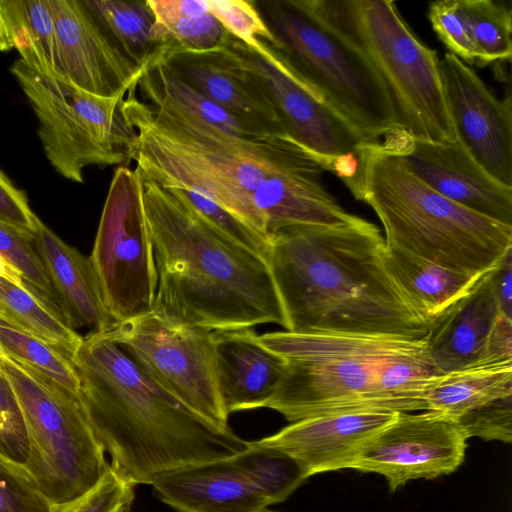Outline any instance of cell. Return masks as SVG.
<instances>
[{"label":"cell","mask_w":512,"mask_h":512,"mask_svg":"<svg viewBox=\"0 0 512 512\" xmlns=\"http://www.w3.org/2000/svg\"><path fill=\"white\" fill-rule=\"evenodd\" d=\"M226 45L253 73L273 102L289 136L336 175L362 201L368 157L379 141L363 137L262 41L247 46L231 35Z\"/></svg>","instance_id":"11"},{"label":"cell","mask_w":512,"mask_h":512,"mask_svg":"<svg viewBox=\"0 0 512 512\" xmlns=\"http://www.w3.org/2000/svg\"><path fill=\"white\" fill-rule=\"evenodd\" d=\"M58 47L59 75L96 96L126 94L142 72L118 49L85 0H47Z\"/></svg>","instance_id":"17"},{"label":"cell","mask_w":512,"mask_h":512,"mask_svg":"<svg viewBox=\"0 0 512 512\" xmlns=\"http://www.w3.org/2000/svg\"><path fill=\"white\" fill-rule=\"evenodd\" d=\"M467 438L486 441H512V395L487 402L462 415L456 421Z\"/></svg>","instance_id":"40"},{"label":"cell","mask_w":512,"mask_h":512,"mask_svg":"<svg viewBox=\"0 0 512 512\" xmlns=\"http://www.w3.org/2000/svg\"><path fill=\"white\" fill-rule=\"evenodd\" d=\"M14 48L33 69L59 75L58 47L47 0H0Z\"/></svg>","instance_id":"29"},{"label":"cell","mask_w":512,"mask_h":512,"mask_svg":"<svg viewBox=\"0 0 512 512\" xmlns=\"http://www.w3.org/2000/svg\"><path fill=\"white\" fill-rule=\"evenodd\" d=\"M128 512H130V511H128Z\"/></svg>","instance_id":"49"},{"label":"cell","mask_w":512,"mask_h":512,"mask_svg":"<svg viewBox=\"0 0 512 512\" xmlns=\"http://www.w3.org/2000/svg\"><path fill=\"white\" fill-rule=\"evenodd\" d=\"M386 269L416 308L432 320L469 291L483 275H469L384 245Z\"/></svg>","instance_id":"25"},{"label":"cell","mask_w":512,"mask_h":512,"mask_svg":"<svg viewBox=\"0 0 512 512\" xmlns=\"http://www.w3.org/2000/svg\"><path fill=\"white\" fill-rule=\"evenodd\" d=\"M362 202L382 223L386 245L448 269L482 275L512 249L511 225L435 192L381 143L367 160Z\"/></svg>","instance_id":"6"},{"label":"cell","mask_w":512,"mask_h":512,"mask_svg":"<svg viewBox=\"0 0 512 512\" xmlns=\"http://www.w3.org/2000/svg\"><path fill=\"white\" fill-rule=\"evenodd\" d=\"M210 13L236 40L247 46L262 41L277 50L279 43L251 1L208 0Z\"/></svg>","instance_id":"37"},{"label":"cell","mask_w":512,"mask_h":512,"mask_svg":"<svg viewBox=\"0 0 512 512\" xmlns=\"http://www.w3.org/2000/svg\"><path fill=\"white\" fill-rule=\"evenodd\" d=\"M476 63L486 65L495 61H510L512 55L511 10L493 0H462Z\"/></svg>","instance_id":"33"},{"label":"cell","mask_w":512,"mask_h":512,"mask_svg":"<svg viewBox=\"0 0 512 512\" xmlns=\"http://www.w3.org/2000/svg\"><path fill=\"white\" fill-rule=\"evenodd\" d=\"M493 287L500 314L512 320V249L495 268Z\"/></svg>","instance_id":"44"},{"label":"cell","mask_w":512,"mask_h":512,"mask_svg":"<svg viewBox=\"0 0 512 512\" xmlns=\"http://www.w3.org/2000/svg\"><path fill=\"white\" fill-rule=\"evenodd\" d=\"M37 117L46 158L64 178L83 182L88 165H120L136 132L125 119V94H90L60 75L40 72L20 58L10 68Z\"/></svg>","instance_id":"10"},{"label":"cell","mask_w":512,"mask_h":512,"mask_svg":"<svg viewBox=\"0 0 512 512\" xmlns=\"http://www.w3.org/2000/svg\"><path fill=\"white\" fill-rule=\"evenodd\" d=\"M71 361L110 467L134 486L176 468L229 459L248 447L231 429L211 425L152 383L104 332L83 337Z\"/></svg>","instance_id":"2"},{"label":"cell","mask_w":512,"mask_h":512,"mask_svg":"<svg viewBox=\"0 0 512 512\" xmlns=\"http://www.w3.org/2000/svg\"><path fill=\"white\" fill-rule=\"evenodd\" d=\"M177 77L237 118L273 134H287L257 77L223 45L207 51L163 48L157 53Z\"/></svg>","instance_id":"18"},{"label":"cell","mask_w":512,"mask_h":512,"mask_svg":"<svg viewBox=\"0 0 512 512\" xmlns=\"http://www.w3.org/2000/svg\"><path fill=\"white\" fill-rule=\"evenodd\" d=\"M0 279L9 281L18 286L27 288L21 272L11 262H9L1 253H0Z\"/></svg>","instance_id":"45"},{"label":"cell","mask_w":512,"mask_h":512,"mask_svg":"<svg viewBox=\"0 0 512 512\" xmlns=\"http://www.w3.org/2000/svg\"><path fill=\"white\" fill-rule=\"evenodd\" d=\"M373 223L292 225L269 238L267 263L291 333L425 338L421 313L386 269Z\"/></svg>","instance_id":"1"},{"label":"cell","mask_w":512,"mask_h":512,"mask_svg":"<svg viewBox=\"0 0 512 512\" xmlns=\"http://www.w3.org/2000/svg\"><path fill=\"white\" fill-rule=\"evenodd\" d=\"M245 483L270 505L285 501L310 476L287 453L248 441V447L228 459Z\"/></svg>","instance_id":"31"},{"label":"cell","mask_w":512,"mask_h":512,"mask_svg":"<svg viewBox=\"0 0 512 512\" xmlns=\"http://www.w3.org/2000/svg\"><path fill=\"white\" fill-rule=\"evenodd\" d=\"M34 241L65 321L72 328L110 331L117 321L106 308L89 257L66 244L41 220Z\"/></svg>","instance_id":"22"},{"label":"cell","mask_w":512,"mask_h":512,"mask_svg":"<svg viewBox=\"0 0 512 512\" xmlns=\"http://www.w3.org/2000/svg\"><path fill=\"white\" fill-rule=\"evenodd\" d=\"M12 48V37L0 1V51L6 52Z\"/></svg>","instance_id":"46"},{"label":"cell","mask_w":512,"mask_h":512,"mask_svg":"<svg viewBox=\"0 0 512 512\" xmlns=\"http://www.w3.org/2000/svg\"><path fill=\"white\" fill-rule=\"evenodd\" d=\"M150 485L177 512H258L270 505L228 459L169 470L156 475Z\"/></svg>","instance_id":"23"},{"label":"cell","mask_w":512,"mask_h":512,"mask_svg":"<svg viewBox=\"0 0 512 512\" xmlns=\"http://www.w3.org/2000/svg\"><path fill=\"white\" fill-rule=\"evenodd\" d=\"M512 395V362L441 374L425 396L426 410L456 421L492 400Z\"/></svg>","instance_id":"26"},{"label":"cell","mask_w":512,"mask_h":512,"mask_svg":"<svg viewBox=\"0 0 512 512\" xmlns=\"http://www.w3.org/2000/svg\"><path fill=\"white\" fill-rule=\"evenodd\" d=\"M136 85L121 110L136 132L127 158L142 178L195 190L261 234L252 202L257 189L314 155L288 134L243 139L152 109L137 97Z\"/></svg>","instance_id":"5"},{"label":"cell","mask_w":512,"mask_h":512,"mask_svg":"<svg viewBox=\"0 0 512 512\" xmlns=\"http://www.w3.org/2000/svg\"><path fill=\"white\" fill-rule=\"evenodd\" d=\"M143 203L158 278L154 307L210 331L284 327L265 259L216 232L151 180L143 179Z\"/></svg>","instance_id":"3"},{"label":"cell","mask_w":512,"mask_h":512,"mask_svg":"<svg viewBox=\"0 0 512 512\" xmlns=\"http://www.w3.org/2000/svg\"><path fill=\"white\" fill-rule=\"evenodd\" d=\"M0 351L19 365L80 397L81 381L70 357L45 341L0 323Z\"/></svg>","instance_id":"32"},{"label":"cell","mask_w":512,"mask_h":512,"mask_svg":"<svg viewBox=\"0 0 512 512\" xmlns=\"http://www.w3.org/2000/svg\"><path fill=\"white\" fill-rule=\"evenodd\" d=\"M467 439L455 421L437 412H398L366 444L351 468L384 476L395 491L410 480L457 470L465 459Z\"/></svg>","instance_id":"14"},{"label":"cell","mask_w":512,"mask_h":512,"mask_svg":"<svg viewBox=\"0 0 512 512\" xmlns=\"http://www.w3.org/2000/svg\"><path fill=\"white\" fill-rule=\"evenodd\" d=\"M133 499L134 485L109 465L92 488L69 501L51 504L50 512H128Z\"/></svg>","instance_id":"38"},{"label":"cell","mask_w":512,"mask_h":512,"mask_svg":"<svg viewBox=\"0 0 512 512\" xmlns=\"http://www.w3.org/2000/svg\"><path fill=\"white\" fill-rule=\"evenodd\" d=\"M118 49L139 69L160 51L152 39L154 17L147 0H85Z\"/></svg>","instance_id":"30"},{"label":"cell","mask_w":512,"mask_h":512,"mask_svg":"<svg viewBox=\"0 0 512 512\" xmlns=\"http://www.w3.org/2000/svg\"><path fill=\"white\" fill-rule=\"evenodd\" d=\"M161 390L219 429H230L218 387L213 331L154 307L104 332Z\"/></svg>","instance_id":"12"},{"label":"cell","mask_w":512,"mask_h":512,"mask_svg":"<svg viewBox=\"0 0 512 512\" xmlns=\"http://www.w3.org/2000/svg\"><path fill=\"white\" fill-rule=\"evenodd\" d=\"M397 413L362 412L306 418L253 442L287 453L312 476L351 468L366 444L391 423Z\"/></svg>","instance_id":"19"},{"label":"cell","mask_w":512,"mask_h":512,"mask_svg":"<svg viewBox=\"0 0 512 512\" xmlns=\"http://www.w3.org/2000/svg\"><path fill=\"white\" fill-rule=\"evenodd\" d=\"M439 69L457 140L493 178L512 187V100L496 98L477 73L445 52Z\"/></svg>","instance_id":"15"},{"label":"cell","mask_w":512,"mask_h":512,"mask_svg":"<svg viewBox=\"0 0 512 512\" xmlns=\"http://www.w3.org/2000/svg\"><path fill=\"white\" fill-rule=\"evenodd\" d=\"M494 270L484 273L432 320L424 339L438 374L484 365L489 335L501 315L493 287Z\"/></svg>","instance_id":"20"},{"label":"cell","mask_w":512,"mask_h":512,"mask_svg":"<svg viewBox=\"0 0 512 512\" xmlns=\"http://www.w3.org/2000/svg\"><path fill=\"white\" fill-rule=\"evenodd\" d=\"M512 362V320L500 315L489 335L484 365Z\"/></svg>","instance_id":"43"},{"label":"cell","mask_w":512,"mask_h":512,"mask_svg":"<svg viewBox=\"0 0 512 512\" xmlns=\"http://www.w3.org/2000/svg\"><path fill=\"white\" fill-rule=\"evenodd\" d=\"M0 220L35 234L39 218L31 210L25 194L0 171Z\"/></svg>","instance_id":"42"},{"label":"cell","mask_w":512,"mask_h":512,"mask_svg":"<svg viewBox=\"0 0 512 512\" xmlns=\"http://www.w3.org/2000/svg\"><path fill=\"white\" fill-rule=\"evenodd\" d=\"M0 323H1V324H5V323L3 322V320H2V318H1V317H0ZM0 352H1V351H0Z\"/></svg>","instance_id":"48"},{"label":"cell","mask_w":512,"mask_h":512,"mask_svg":"<svg viewBox=\"0 0 512 512\" xmlns=\"http://www.w3.org/2000/svg\"><path fill=\"white\" fill-rule=\"evenodd\" d=\"M0 373L9 382L24 420L29 452L24 467L51 504L92 488L109 467L80 397L0 352Z\"/></svg>","instance_id":"9"},{"label":"cell","mask_w":512,"mask_h":512,"mask_svg":"<svg viewBox=\"0 0 512 512\" xmlns=\"http://www.w3.org/2000/svg\"><path fill=\"white\" fill-rule=\"evenodd\" d=\"M89 260L117 323L153 308L158 278L143 179L136 168L115 169Z\"/></svg>","instance_id":"13"},{"label":"cell","mask_w":512,"mask_h":512,"mask_svg":"<svg viewBox=\"0 0 512 512\" xmlns=\"http://www.w3.org/2000/svg\"><path fill=\"white\" fill-rule=\"evenodd\" d=\"M0 317L6 325L45 341L70 359L83 340L58 312L35 294L2 279Z\"/></svg>","instance_id":"28"},{"label":"cell","mask_w":512,"mask_h":512,"mask_svg":"<svg viewBox=\"0 0 512 512\" xmlns=\"http://www.w3.org/2000/svg\"><path fill=\"white\" fill-rule=\"evenodd\" d=\"M372 66L392 100L400 130L454 143L437 52L423 44L388 0H299Z\"/></svg>","instance_id":"7"},{"label":"cell","mask_w":512,"mask_h":512,"mask_svg":"<svg viewBox=\"0 0 512 512\" xmlns=\"http://www.w3.org/2000/svg\"><path fill=\"white\" fill-rule=\"evenodd\" d=\"M382 143L403 158L428 187L447 199L495 221L512 226V187L488 174L457 140L432 143L402 130Z\"/></svg>","instance_id":"16"},{"label":"cell","mask_w":512,"mask_h":512,"mask_svg":"<svg viewBox=\"0 0 512 512\" xmlns=\"http://www.w3.org/2000/svg\"><path fill=\"white\" fill-rule=\"evenodd\" d=\"M216 232L267 261L269 240L213 200L195 190L166 187Z\"/></svg>","instance_id":"35"},{"label":"cell","mask_w":512,"mask_h":512,"mask_svg":"<svg viewBox=\"0 0 512 512\" xmlns=\"http://www.w3.org/2000/svg\"><path fill=\"white\" fill-rule=\"evenodd\" d=\"M50 509L51 503L23 463L0 448V512H50Z\"/></svg>","instance_id":"36"},{"label":"cell","mask_w":512,"mask_h":512,"mask_svg":"<svg viewBox=\"0 0 512 512\" xmlns=\"http://www.w3.org/2000/svg\"><path fill=\"white\" fill-rule=\"evenodd\" d=\"M284 361L264 405L286 420L346 413L426 410L438 374L425 339L288 331L258 335Z\"/></svg>","instance_id":"4"},{"label":"cell","mask_w":512,"mask_h":512,"mask_svg":"<svg viewBox=\"0 0 512 512\" xmlns=\"http://www.w3.org/2000/svg\"><path fill=\"white\" fill-rule=\"evenodd\" d=\"M153 17L152 39L162 48L207 51L230 34L210 13L208 0H147Z\"/></svg>","instance_id":"27"},{"label":"cell","mask_w":512,"mask_h":512,"mask_svg":"<svg viewBox=\"0 0 512 512\" xmlns=\"http://www.w3.org/2000/svg\"><path fill=\"white\" fill-rule=\"evenodd\" d=\"M428 19L439 40L467 65L476 63L472 41L462 0H440L429 3Z\"/></svg>","instance_id":"39"},{"label":"cell","mask_w":512,"mask_h":512,"mask_svg":"<svg viewBox=\"0 0 512 512\" xmlns=\"http://www.w3.org/2000/svg\"><path fill=\"white\" fill-rule=\"evenodd\" d=\"M34 235L0 220V253L21 272L29 291L61 315Z\"/></svg>","instance_id":"34"},{"label":"cell","mask_w":512,"mask_h":512,"mask_svg":"<svg viewBox=\"0 0 512 512\" xmlns=\"http://www.w3.org/2000/svg\"><path fill=\"white\" fill-rule=\"evenodd\" d=\"M141 101L150 108L166 112L184 121L243 139L270 135L213 103L172 73L156 55L142 70L136 86Z\"/></svg>","instance_id":"24"},{"label":"cell","mask_w":512,"mask_h":512,"mask_svg":"<svg viewBox=\"0 0 512 512\" xmlns=\"http://www.w3.org/2000/svg\"><path fill=\"white\" fill-rule=\"evenodd\" d=\"M258 512H275V511H272V510H269L267 508H264V509H262V510H260Z\"/></svg>","instance_id":"47"},{"label":"cell","mask_w":512,"mask_h":512,"mask_svg":"<svg viewBox=\"0 0 512 512\" xmlns=\"http://www.w3.org/2000/svg\"><path fill=\"white\" fill-rule=\"evenodd\" d=\"M276 50L318 97L363 137L400 130L390 95L368 61L299 0L264 2Z\"/></svg>","instance_id":"8"},{"label":"cell","mask_w":512,"mask_h":512,"mask_svg":"<svg viewBox=\"0 0 512 512\" xmlns=\"http://www.w3.org/2000/svg\"><path fill=\"white\" fill-rule=\"evenodd\" d=\"M218 387L226 413L264 408L284 373L283 359L252 328L213 331Z\"/></svg>","instance_id":"21"},{"label":"cell","mask_w":512,"mask_h":512,"mask_svg":"<svg viewBox=\"0 0 512 512\" xmlns=\"http://www.w3.org/2000/svg\"><path fill=\"white\" fill-rule=\"evenodd\" d=\"M0 448L23 463L29 452L27 432L15 394L0 373Z\"/></svg>","instance_id":"41"}]
</instances>
